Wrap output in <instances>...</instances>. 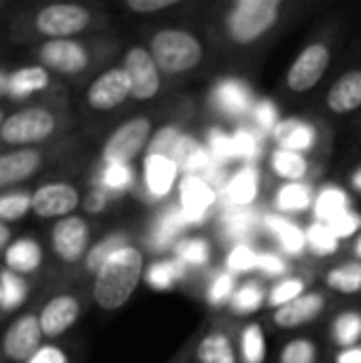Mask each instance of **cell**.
Wrapping results in <instances>:
<instances>
[{
  "instance_id": "cell-9",
  "label": "cell",
  "mask_w": 361,
  "mask_h": 363,
  "mask_svg": "<svg viewBox=\"0 0 361 363\" xmlns=\"http://www.w3.org/2000/svg\"><path fill=\"white\" fill-rule=\"evenodd\" d=\"M91 21V13L81 4H49L36 15V30L53 38H70L83 32Z\"/></svg>"
},
{
  "instance_id": "cell-18",
  "label": "cell",
  "mask_w": 361,
  "mask_h": 363,
  "mask_svg": "<svg viewBox=\"0 0 361 363\" xmlns=\"http://www.w3.org/2000/svg\"><path fill=\"white\" fill-rule=\"evenodd\" d=\"M79 313H81V306H79V300L74 296H68V294L55 296L53 300H49L45 304V308L38 315L43 334L49 338L62 336L64 332H68L77 323Z\"/></svg>"
},
{
  "instance_id": "cell-41",
  "label": "cell",
  "mask_w": 361,
  "mask_h": 363,
  "mask_svg": "<svg viewBox=\"0 0 361 363\" xmlns=\"http://www.w3.org/2000/svg\"><path fill=\"white\" fill-rule=\"evenodd\" d=\"M317 359H319L317 345L313 342V338L306 336L287 340L279 353V363H317Z\"/></svg>"
},
{
  "instance_id": "cell-34",
  "label": "cell",
  "mask_w": 361,
  "mask_h": 363,
  "mask_svg": "<svg viewBox=\"0 0 361 363\" xmlns=\"http://www.w3.org/2000/svg\"><path fill=\"white\" fill-rule=\"evenodd\" d=\"M49 85V72L45 66H26V68H19L15 70L11 77H9V91L17 98H23V96H30V94H36V91H43L45 87Z\"/></svg>"
},
{
  "instance_id": "cell-44",
  "label": "cell",
  "mask_w": 361,
  "mask_h": 363,
  "mask_svg": "<svg viewBox=\"0 0 361 363\" xmlns=\"http://www.w3.org/2000/svg\"><path fill=\"white\" fill-rule=\"evenodd\" d=\"M257 255L260 253H255L249 242H236L226 257V270L234 277L257 270Z\"/></svg>"
},
{
  "instance_id": "cell-4",
  "label": "cell",
  "mask_w": 361,
  "mask_h": 363,
  "mask_svg": "<svg viewBox=\"0 0 361 363\" xmlns=\"http://www.w3.org/2000/svg\"><path fill=\"white\" fill-rule=\"evenodd\" d=\"M153 136V121L147 115H136L123 121L117 130L111 132L102 147L104 164H132L143 155Z\"/></svg>"
},
{
  "instance_id": "cell-37",
  "label": "cell",
  "mask_w": 361,
  "mask_h": 363,
  "mask_svg": "<svg viewBox=\"0 0 361 363\" xmlns=\"http://www.w3.org/2000/svg\"><path fill=\"white\" fill-rule=\"evenodd\" d=\"M221 225L226 230V236L236 238V242H245L240 238H251L260 225V219L251 208H226Z\"/></svg>"
},
{
  "instance_id": "cell-59",
  "label": "cell",
  "mask_w": 361,
  "mask_h": 363,
  "mask_svg": "<svg viewBox=\"0 0 361 363\" xmlns=\"http://www.w3.org/2000/svg\"><path fill=\"white\" fill-rule=\"evenodd\" d=\"M353 253H355V257L361 262V234L355 238V245H353Z\"/></svg>"
},
{
  "instance_id": "cell-53",
  "label": "cell",
  "mask_w": 361,
  "mask_h": 363,
  "mask_svg": "<svg viewBox=\"0 0 361 363\" xmlns=\"http://www.w3.org/2000/svg\"><path fill=\"white\" fill-rule=\"evenodd\" d=\"M179 0H128L126 6L132 13H140V15H151V13H160V11H168L172 6H177Z\"/></svg>"
},
{
  "instance_id": "cell-39",
  "label": "cell",
  "mask_w": 361,
  "mask_h": 363,
  "mask_svg": "<svg viewBox=\"0 0 361 363\" xmlns=\"http://www.w3.org/2000/svg\"><path fill=\"white\" fill-rule=\"evenodd\" d=\"M136 181L132 164H104L102 177H100V187L106 189L109 194H119L128 191Z\"/></svg>"
},
{
  "instance_id": "cell-36",
  "label": "cell",
  "mask_w": 361,
  "mask_h": 363,
  "mask_svg": "<svg viewBox=\"0 0 361 363\" xmlns=\"http://www.w3.org/2000/svg\"><path fill=\"white\" fill-rule=\"evenodd\" d=\"M332 342L338 349H349L360 345L361 340V313L360 311H343L332 321Z\"/></svg>"
},
{
  "instance_id": "cell-33",
  "label": "cell",
  "mask_w": 361,
  "mask_h": 363,
  "mask_svg": "<svg viewBox=\"0 0 361 363\" xmlns=\"http://www.w3.org/2000/svg\"><path fill=\"white\" fill-rule=\"evenodd\" d=\"M172 251L185 268H204L213 255V247L204 236H183Z\"/></svg>"
},
{
  "instance_id": "cell-47",
  "label": "cell",
  "mask_w": 361,
  "mask_h": 363,
  "mask_svg": "<svg viewBox=\"0 0 361 363\" xmlns=\"http://www.w3.org/2000/svg\"><path fill=\"white\" fill-rule=\"evenodd\" d=\"M206 149L213 155V160L219 162V164H228L230 160H236L234 157V140H232V134L223 132L221 128H211L209 130Z\"/></svg>"
},
{
  "instance_id": "cell-19",
  "label": "cell",
  "mask_w": 361,
  "mask_h": 363,
  "mask_svg": "<svg viewBox=\"0 0 361 363\" xmlns=\"http://www.w3.org/2000/svg\"><path fill=\"white\" fill-rule=\"evenodd\" d=\"M260 194V172L253 166H243L226 177L221 196L228 208H251Z\"/></svg>"
},
{
  "instance_id": "cell-23",
  "label": "cell",
  "mask_w": 361,
  "mask_h": 363,
  "mask_svg": "<svg viewBox=\"0 0 361 363\" xmlns=\"http://www.w3.org/2000/svg\"><path fill=\"white\" fill-rule=\"evenodd\" d=\"M266 230L277 238L279 247L283 249L285 255L289 257H302L309 251V240H306V230H302L298 223L281 217V215H268L264 219Z\"/></svg>"
},
{
  "instance_id": "cell-2",
  "label": "cell",
  "mask_w": 361,
  "mask_h": 363,
  "mask_svg": "<svg viewBox=\"0 0 361 363\" xmlns=\"http://www.w3.org/2000/svg\"><path fill=\"white\" fill-rule=\"evenodd\" d=\"M283 13V0H234L223 15V34L236 47L257 45Z\"/></svg>"
},
{
  "instance_id": "cell-27",
  "label": "cell",
  "mask_w": 361,
  "mask_h": 363,
  "mask_svg": "<svg viewBox=\"0 0 361 363\" xmlns=\"http://www.w3.org/2000/svg\"><path fill=\"white\" fill-rule=\"evenodd\" d=\"M189 225L187 217L183 215V211L179 206L166 211L153 225V232H151V247L157 249V251H166L170 247H174L183 236L181 232Z\"/></svg>"
},
{
  "instance_id": "cell-31",
  "label": "cell",
  "mask_w": 361,
  "mask_h": 363,
  "mask_svg": "<svg viewBox=\"0 0 361 363\" xmlns=\"http://www.w3.org/2000/svg\"><path fill=\"white\" fill-rule=\"evenodd\" d=\"M238 355H240V363H266L268 342H266V332L262 323L251 321L240 330Z\"/></svg>"
},
{
  "instance_id": "cell-58",
  "label": "cell",
  "mask_w": 361,
  "mask_h": 363,
  "mask_svg": "<svg viewBox=\"0 0 361 363\" xmlns=\"http://www.w3.org/2000/svg\"><path fill=\"white\" fill-rule=\"evenodd\" d=\"M9 240H11V232H9V228L0 221V249H2Z\"/></svg>"
},
{
  "instance_id": "cell-35",
  "label": "cell",
  "mask_w": 361,
  "mask_h": 363,
  "mask_svg": "<svg viewBox=\"0 0 361 363\" xmlns=\"http://www.w3.org/2000/svg\"><path fill=\"white\" fill-rule=\"evenodd\" d=\"M266 302H268V294H266L264 285L257 281H247L240 287H236L228 306L234 315L249 317V315L257 313Z\"/></svg>"
},
{
  "instance_id": "cell-15",
  "label": "cell",
  "mask_w": 361,
  "mask_h": 363,
  "mask_svg": "<svg viewBox=\"0 0 361 363\" xmlns=\"http://www.w3.org/2000/svg\"><path fill=\"white\" fill-rule=\"evenodd\" d=\"M40 321L38 317L26 315L19 317L4 334L2 338V349L9 359L15 362H28L38 349H40Z\"/></svg>"
},
{
  "instance_id": "cell-20",
  "label": "cell",
  "mask_w": 361,
  "mask_h": 363,
  "mask_svg": "<svg viewBox=\"0 0 361 363\" xmlns=\"http://www.w3.org/2000/svg\"><path fill=\"white\" fill-rule=\"evenodd\" d=\"M272 140L281 149L298 151V153H309L315 149L319 140L317 128L300 117H283L277 128L272 130Z\"/></svg>"
},
{
  "instance_id": "cell-22",
  "label": "cell",
  "mask_w": 361,
  "mask_h": 363,
  "mask_svg": "<svg viewBox=\"0 0 361 363\" xmlns=\"http://www.w3.org/2000/svg\"><path fill=\"white\" fill-rule=\"evenodd\" d=\"M40 153L36 149H17L0 155V189L30 179L40 168Z\"/></svg>"
},
{
  "instance_id": "cell-56",
  "label": "cell",
  "mask_w": 361,
  "mask_h": 363,
  "mask_svg": "<svg viewBox=\"0 0 361 363\" xmlns=\"http://www.w3.org/2000/svg\"><path fill=\"white\" fill-rule=\"evenodd\" d=\"M334 363H361V345L340 349L334 357Z\"/></svg>"
},
{
  "instance_id": "cell-57",
  "label": "cell",
  "mask_w": 361,
  "mask_h": 363,
  "mask_svg": "<svg viewBox=\"0 0 361 363\" xmlns=\"http://www.w3.org/2000/svg\"><path fill=\"white\" fill-rule=\"evenodd\" d=\"M351 187H353L357 194H361V166L357 170H353V174H351Z\"/></svg>"
},
{
  "instance_id": "cell-6",
  "label": "cell",
  "mask_w": 361,
  "mask_h": 363,
  "mask_svg": "<svg viewBox=\"0 0 361 363\" xmlns=\"http://www.w3.org/2000/svg\"><path fill=\"white\" fill-rule=\"evenodd\" d=\"M123 70L130 79L132 94L130 98L136 102L153 100L162 89V72L149 51V47L134 45L123 55Z\"/></svg>"
},
{
  "instance_id": "cell-38",
  "label": "cell",
  "mask_w": 361,
  "mask_h": 363,
  "mask_svg": "<svg viewBox=\"0 0 361 363\" xmlns=\"http://www.w3.org/2000/svg\"><path fill=\"white\" fill-rule=\"evenodd\" d=\"M306 240H309V251L317 257H330L338 253L340 249V238L332 232L328 223L313 221L306 230Z\"/></svg>"
},
{
  "instance_id": "cell-40",
  "label": "cell",
  "mask_w": 361,
  "mask_h": 363,
  "mask_svg": "<svg viewBox=\"0 0 361 363\" xmlns=\"http://www.w3.org/2000/svg\"><path fill=\"white\" fill-rule=\"evenodd\" d=\"M304 294H306V281L302 277H285L277 285H272V289L268 291V306H272L277 311V308L298 300Z\"/></svg>"
},
{
  "instance_id": "cell-49",
  "label": "cell",
  "mask_w": 361,
  "mask_h": 363,
  "mask_svg": "<svg viewBox=\"0 0 361 363\" xmlns=\"http://www.w3.org/2000/svg\"><path fill=\"white\" fill-rule=\"evenodd\" d=\"M332 228V232L340 238V240H347V238H357L361 232V213L353 211V208H347L345 213H340L336 219H332L328 223Z\"/></svg>"
},
{
  "instance_id": "cell-13",
  "label": "cell",
  "mask_w": 361,
  "mask_h": 363,
  "mask_svg": "<svg viewBox=\"0 0 361 363\" xmlns=\"http://www.w3.org/2000/svg\"><path fill=\"white\" fill-rule=\"evenodd\" d=\"M40 60L45 68L60 74H79L89 66L87 49L72 38H53L40 47Z\"/></svg>"
},
{
  "instance_id": "cell-62",
  "label": "cell",
  "mask_w": 361,
  "mask_h": 363,
  "mask_svg": "<svg viewBox=\"0 0 361 363\" xmlns=\"http://www.w3.org/2000/svg\"><path fill=\"white\" fill-rule=\"evenodd\" d=\"M0 306H2V287H0Z\"/></svg>"
},
{
  "instance_id": "cell-25",
  "label": "cell",
  "mask_w": 361,
  "mask_h": 363,
  "mask_svg": "<svg viewBox=\"0 0 361 363\" xmlns=\"http://www.w3.org/2000/svg\"><path fill=\"white\" fill-rule=\"evenodd\" d=\"M311 164L304 153L277 147L270 153V172L285 183H302L309 174Z\"/></svg>"
},
{
  "instance_id": "cell-17",
  "label": "cell",
  "mask_w": 361,
  "mask_h": 363,
  "mask_svg": "<svg viewBox=\"0 0 361 363\" xmlns=\"http://www.w3.org/2000/svg\"><path fill=\"white\" fill-rule=\"evenodd\" d=\"M326 106L332 115H351L361 108V68L345 70L328 89Z\"/></svg>"
},
{
  "instance_id": "cell-21",
  "label": "cell",
  "mask_w": 361,
  "mask_h": 363,
  "mask_svg": "<svg viewBox=\"0 0 361 363\" xmlns=\"http://www.w3.org/2000/svg\"><path fill=\"white\" fill-rule=\"evenodd\" d=\"M213 102L226 117H243L253 111V96L240 79H221L213 89Z\"/></svg>"
},
{
  "instance_id": "cell-10",
  "label": "cell",
  "mask_w": 361,
  "mask_h": 363,
  "mask_svg": "<svg viewBox=\"0 0 361 363\" xmlns=\"http://www.w3.org/2000/svg\"><path fill=\"white\" fill-rule=\"evenodd\" d=\"M89 225L83 217L70 215L60 219L51 230V247L66 264H77L89 253Z\"/></svg>"
},
{
  "instance_id": "cell-26",
  "label": "cell",
  "mask_w": 361,
  "mask_h": 363,
  "mask_svg": "<svg viewBox=\"0 0 361 363\" xmlns=\"http://www.w3.org/2000/svg\"><path fill=\"white\" fill-rule=\"evenodd\" d=\"M187 277V268L177 257H160L145 268V281L155 291H170Z\"/></svg>"
},
{
  "instance_id": "cell-48",
  "label": "cell",
  "mask_w": 361,
  "mask_h": 363,
  "mask_svg": "<svg viewBox=\"0 0 361 363\" xmlns=\"http://www.w3.org/2000/svg\"><path fill=\"white\" fill-rule=\"evenodd\" d=\"M32 208V196L4 194L0 196V221H17Z\"/></svg>"
},
{
  "instance_id": "cell-52",
  "label": "cell",
  "mask_w": 361,
  "mask_h": 363,
  "mask_svg": "<svg viewBox=\"0 0 361 363\" xmlns=\"http://www.w3.org/2000/svg\"><path fill=\"white\" fill-rule=\"evenodd\" d=\"M257 270L266 277H281L285 279V274L289 272V262L272 251H264L257 255Z\"/></svg>"
},
{
  "instance_id": "cell-5",
  "label": "cell",
  "mask_w": 361,
  "mask_h": 363,
  "mask_svg": "<svg viewBox=\"0 0 361 363\" xmlns=\"http://www.w3.org/2000/svg\"><path fill=\"white\" fill-rule=\"evenodd\" d=\"M332 51L323 40L309 43L291 62L285 74V87L294 94H306L319 85L330 68Z\"/></svg>"
},
{
  "instance_id": "cell-24",
  "label": "cell",
  "mask_w": 361,
  "mask_h": 363,
  "mask_svg": "<svg viewBox=\"0 0 361 363\" xmlns=\"http://www.w3.org/2000/svg\"><path fill=\"white\" fill-rule=\"evenodd\" d=\"M196 362L198 363H240L238 349L230 334L221 330H213L204 334L196 345Z\"/></svg>"
},
{
  "instance_id": "cell-30",
  "label": "cell",
  "mask_w": 361,
  "mask_h": 363,
  "mask_svg": "<svg viewBox=\"0 0 361 363\" xmlns=\"http://www.w3.org/2000/svg\"><path fill=\"white\" fill-rule=\"evenodd\" d=\"M347 208H351V200L349 194L338 187V185H328L323 187L313 202V217L315 221L321 223H330L332 219H336L340 213H345Z\"/></svg>"
},
{
  "instance_id": "cell-16",
  "label": "cell",
  "mask_w": 361,
  "mask_h": 363,
  "mask_svg": "<svg viewBox=\"0 0 361 363\" xmlns=\"http://www.w3.org/2000/svg\"><path fill=\"white\" fill-rule=\"evenodd\" d=\"M326 294L321 291H306L298 300L277 308L272 313V323L279 330H298L311 321H315L326 311Z\"/></svg>"
},
{
  "instance_id": "cell-3",
  "label": "cell",
  "mask_w": 361,
  "mask_h": 363,
  "mask_svg": "<svg viewBox=\"0 0 361 363\" xmlns=\"http://www.w3.org/2000/svg\"><path fill=\"white\" fill-rule=\"evenodd\" d=\"M149 51L164 77H181L196 70L204 62V43L187 28H160L151 40Z\"/></svg>"
},
{
  "instance_id": "cell-55",
  "label": "cell",
  "mask_w": 361,
  "mask_h": 363,
  "mask_svg": "<svg viewBox=\"0 0 361 363\" xmlns=\"http://www.w3.org/2000/svg\"><path fill=\"white\" fill-rule=\"evenodd\" d=\"M106 204H109V191H106V189H102V187L91 189V191L85 196V202H83L85 211H87V213H91V215L102 213V211L106 208Z\"/></svg>"
},
{
  "instance_id": "cell-7",
  "label": "cell",
  "mask_w": 361,
  "mask_h": 363,
  "mask_svg": "<svg viewBox=\"0 0 361 363\" xmlns=\"http://www.w3.org/2000/svg\"><path fill=\"white\" fill-rule=\"evenodd\" d=\"M55 130V117L47 108H23L4 119L0 138L9 145H30L45 140Z\"/></svg>"
},
{
  "instance_id": "cell-1",
  "label": "cell",
  "mask_w": 361,
  "mask_h": 363,
  "mask_svg": "<svg viewBox=\"0 0 361 363\" xmlns=\"http://www.w3.org/2000/svg\"><path fill=\"white\" fill-rule=\"evenodd\" d=\"M143 279L145 253L134 245H126L113 253L96 272L94 300L102 311H119L136 294Z\"/></svg>"
},
{
  "instance_id": "cell-50",
  "label": "cell",
  "mask_w": 361,
  "mask_h": 363,
  "mask_svg": "<svg viewBox=\"0 0 361 363\" xmlns=\"http://www.w3.org/2000/svg\"><path fill=\"white\" fill-rule=\"evenodd\" d=\"M234 140V157L236 160H253L260 153V140L255 136L253 130L249 128H240L232 134Z\"/></svg>"
},
{
  "instance_id": "cell-51",
  "label": "cell",
  "mask_w": 361,
  "mask_h": 363,
  "mask_svg": "<svg viewBox=\"0 0 361 363\" xmlns=\"http://www.w3.org/2000/svg\"><path fill=\"white\" fill-rule=\"evenodd\" d=\"M251 115H253L255 128L262 130V132H270V134H272V130L277 128V123L281 121L279 108H277V104H274L272 100H260V102L253 106Z\"/></svg>"
},
{
  "instance_id": "cell-8",
  "label": "cell",
  "mask_w": 361,
  "mask_h": 363,
  "mask_svg": "<svg viewBox=\"0 0 361 363\" xmlns=\"http://www.w3.org/2000/svg\"><path fill=\"white\" fill-rule=\"evenodd\" d=\"M177 194H179L177 206L183 211L189 225L204 223L219 200V194L213 187V183L200 174H181Z\"/></svg>"
},
{
  "instance_id": "cell-46",
  "label": "cell",
  "mask_w": 361,
  "mask_h": 363,
  "mask_svg": "<svg viewBox=\"0 0 361 363\" xmlns=\"http://www.w3.org/2000/svg\"><path fill=\"white\" fill-rule=\"evenodd\" d=\"M181 134H183V130L177 123H166V125L157 128L153 132L151 140H149V147H147L145 155H168L170 157V153H172L177 140L181 138Z\"/></svg>"
},
{
  "instance_id": "cell-11",
  "label": "cell",
  "mask_w": 361,
  "mask_h": 363,
  "mask_svg": "<svg viewBox=\"0 0 361 363\" xmlns=\"http://www.w3.org/2000/svg\"><path fill=\"white\" fill-rule=\"evenodd\" d=\"M132 94L130 79L123 70L119 68H109L100 77L94 79V83L87 89V104L94 111H113L121 106Z\"/></svg>"
},
{
  "instance_id": "cell-14",
  "label": "cell",
  "mask_w": 361,
  "mask_h": 363,
  "mask_svg": "<svg viewBox=\"0 0 361 363\" xmlns=\"http://www.w3.org/2000/svg\"><path fill=\"white\" fill-rule=\"evenodd\" d=\"M181 181V168L168 155H145L143 187L153 200L168 198Z\"/></svg>"
},
{
  "instance_id": "cell-29",
  "label": "cell",
  "mask_w": 361,
  "mask_h": 363,
  "mask_svg": "<svg viewBox=\"0 0 361 363\" xmlns=\"http://www.w3.org/2000/svg\"><path fill=\"white\" fill-rule=\"evenodd\" d=\"M4 262L9 266L11 272L15 274H28L40 268L43 264V251L38 247V242L30 240V238H19L15 240L4 255Z\"/></svg>"
},
{
  "instance_id": "cell-61",
  "label": "cell",
  "mask_w": 361,
  "mask_h": 363,
  "mask_svg": "<svg viewBox=\"0 0 361 363\" xmlns=\"http://www.w3.org/2000/svg\"><path fill=\"white\" fill-rule=\"evenodd\" d=\"M2 119H4V117H2V111H0V128H2V123H4Z\"/></svg>"
},
{
  "instance_id": "cell-28",
  "label": "cell",
  "mask_w": 361,
  "mask_h": 363,
  "mask_svg": "<svg viewBox=\"0 0 361 363\" xmlns=\"http://www.w3.org/2000/svg\"><path fill=\"white\" fill-rule=\"evenodd\" d=\"M323 283L330 291L340 296H357L361 294V262L349 259L334 268H330L323 277Z\"/></svg>"
},
{
  "instance_id": "cell-54",
  "label": "cell",
  "mask_w": 361,
  "mask_h": 363,
  "mask_svg": "<svg viewBox=\"0 0 361 363\" xmlns=\"http://www.w3.org/2000/svg\"><path fill=\"white\" fill-rule=\"evenodd\" d=\"M26 363H68V357L62 349L47 345V347H40Z\"/></svg>"
},
{
  "instance_id": "cell-42",
  "label": "cell",
  "mask_w": 361,
  "mask_h": 363,
  "mask_svg": "<svg viewBox=\"0 0 361 363\" xmlns=\"http://www.w3.org/2000/svg\"><path fill=\"white\" fill-rule=\"evenodd\" d=\"M0 287H2V308L4 311H15L23 304V300L28 296V285L19 274H15L11 270L2 272Z\"/></svg>"
},
{
  "instance_id": "cell-32",
  "label": "cell",
  "mask_w": 361,
  "mask_h": 363,
  "mask_svg": "<svg viewBox=\"0 0 361 363\" xmlns=\"http://www.w3.org/2000/svg\"><path fill=\"white\" fill-rule=\"evenodd\" d=\"M313 187L302 183H283L274 194V208L281 213H306L313 208Z\"/></svg>"
},
{
  "instance_id": "cell-60",
  "label": "cell",
  "mask_w": 361,
  "mask_h": 363,
  "mask_svg": "<svg viewBox=\"0 0 361 363\" xmlns=\"http://www.w3.org/2000/svg\"><path fill=\"white\" fill-rule=\"evenodd\" d=\"M6 83H9V81H4V77H2V74H0V91H2V87H4V85H6Z\"/></svg>"
},
{
  "instance_id": "cell-43",
  "label": "cell",
  "mask_w": 361,
  "mask_h": 363,
  "mask_svg": "<svg viewBox=\"0 0 361 363\" xmlns=\"http://www.w3.org/2000/svg\"><path fill=\"white\" fill-rule=\"evenodd\" d=\"M236 291V277L228 270H221L217 272L211 281H209V287H206V302L211 306H223V304H230L232 296Z\"/></svg>"
},
{
  "instance_id": "cell-12",
  "label": "cell",
  "mask_w": 361,
  "mask_h": 363,
  "mask_svg": "<svg viewBox=\"0 0 361 363\" xmlns=\"http://www.w3.org/2000/svg\"><path fill=\"white\" fill-rule=\"evenodd\" d=\"M79 206V191L70 183H47L32 194V211L43 219H64Z\"/></svg>"
},
{
  "instance_id": "cell-45",
  "label": "cell",
  "mask_w": 361,
  "mask_h": 363,
  "mask_svg": "<svg viewBox=\"0 0 361 363\" xmlns=\"http://www.w3.org/2000/svg\"><path fill=\"white\" fill-rule=\"evenodd\" d=\"M128 242H126V236L123 234H113V236H106V238H102L98 245H94L91 249H89V253H87V259H85V266H87V270H91V272H98L100 270V266L113 255V253H117L121 247H126Z\"/></svg>"
}]
</instances>
